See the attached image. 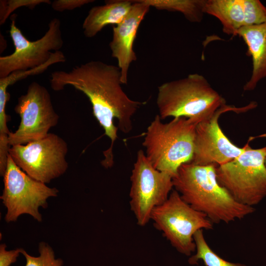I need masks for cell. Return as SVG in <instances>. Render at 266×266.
Returning <instances> with one entry per match:
<instances>
[{"instance_id": "6", "label": "cell", "mask_w": 266, "mask_h": 266, "mask_svg": "<svg viewBox=\"0 0 266 266\" xmlns=\"http://www.w3.org/2000/svg\"><path fill=\"white\" fill-rule=\"evenodd\" d=\"M151 220L171 245L187 256L196 251L195 233L200 230H212L214 224L204 213L183 200L174 189L165 202L152 210Z\"/></svg>"}, {"instance_id": "19", "label": "cell", "mask_w": 266, "mask_h": 266, "mask_svg": "<svg viewBox=\"0 0 266 266\" xmlns=\"http://www.w3.org/2000/svg\"><path fill=\"white\" fill-rule=\"evenodd\" d=\"M39 255L34 257L29 255L23 249H21V254L26 261L25 266H62L63 261L61 259L55 258L52 248L44 242L39 245Z\"/></svg>"}, {"instance_id": "10", "label": "cell", "mask_w": 266, "mask_h": 266, "mask_svg": "<svg viewBox=\"0 0 266 266\" xmlns=\"http://www.w3.org/2000/svg\"><path fill=\"white\" fill-rule=\"evenodd\" d=\"M15 19L16 15L13 14L9 29L15 50L9 55L0 57V78L44 64L54 52L60 51L64 44L61 22L58 18L52 19L44 35L34 41L29 40L24 35L16 26Z\"/></svg>"}, {"instance_id": "9", "label": "cell", "mask_w": 266, "mask_h": 266, "mask_svg": "<svg viewBox=\"0 0 266 266\" xmlns=\"http://www.w3.org/2000/svg\"><path fill=\"white\" fill-rule=\"evenodd\" d=\"M14 111L19 115L20 122L17 130L9 134L10 147L45 137L59 120L49 92L36 82L29 84L26 93L18 98Z\"/></svg>"}, {"instance_id": "2", "label": "cell", "mask_w": 266, "mask_h": 266, "mask_svg": "<svg viewBox=\"0 0 266 266\" xmlns=\"http://www.w3.org/2000/svg\"><path fill=\"white\" fill-rule=\"evenodd\" d=\"M215 165H182L172 178L173 188L194 209L213 223H230L253 213L254 207L236 201L218 182Z\"/></svg>"}, {"instance_id": "17", "label": "cell", "mask_w": 266, "mask_h": 266, "mask_svg": "<svg viewBox=\"0 0 266 266\" xmlns=\"http://www.w3.org/2000/svg\"><path fill=\"white\" fill-rule=\"evenodd\" d=\"M150 7L161 10L178 12L191 22H200L205 0H143Z\"/></svg>"}, {"instance_id": "7", "label": "cell", "mask_w": 266, "mask_h": 266, "mask_svg": "<svg viewBox=\"0 0 266 266\" xmlns=\"http://www.w3.org/2000/svg\"><path fill=\"white\" fill-rule=\"evenodd\" d=\"M4 188L0 198L7 209L5 220L16 221L22 214L42 221L40 207H47V200L58 196L59 190L33 178L23 171L8 155L3 175Z\"/></svg>"}, {"instance_id": "23", "label": "cell", "mask_w": 266, "mask_h": 266, "mask_svg": "<svg viewBox=\"0 0 266 266\" xmlns=\"http://www.w3.org/2000/svg\"><path fill=\"white\" fill-rule=\"evenodd\" d=\"M265 166H266V155H265Z\"/></svg>"}, {"instance_id": "8", "label": "cell", "mask_w": 266, "mask_h": 266, "mask_svg": "<svg viewBox=\"0 0 266 266\" xmlns=\"http://www.w3.org/2000/svg\"><path fill=\"white\" fill-rule=\"evenodd\" d=\"M67 152L66 142L58 134L49 133L42 139L10 146L9 155L28 175L47 184L67 170Z\"/></svg>"}, {"instance_id": "4", "label": "cell", "mask_w": 266, "mask_h": 266, "mask_svg": "<svg viewBox=\"0 0 266 266\" xmlns=\"http://www.w3.org/2000/svg\"><path fill=\"white\" fill-rule=\"evenodd\" d=\"M156 103L161 120L185 117L200 122L212 116L226 100L204 76L195 73L161 85Z\"/></svg>"}, {"instance_id": "3", "label": "cell", "mask_w": 266, "mask_h": 266, "mask_svg": "<svg viewBox=\"0 0 266 266\" xmlns=\"http://www.w3.org/2000/svg\"><path fill=\"white\" fill-rule=\"evenodd\" d=\"M199 123L194 119L178 117L164 123L156 115L147 129L142 143L152 166L173 178L182 165L190 162Z\"/></svg>"}, {"instance_id": "14", "label": "cell", "mask_w": 266, "mask_h": 266, "mask_svg": "<svg viewBox=\"0 0 266 266\" xmlns=\"http://www.w3.org/2000/svg\"><path fill=\"white\" fill-rule=\"evenodd\" d=\"M150 6L143 0H133V5L123 20L113 26L109 43L111 56L118 62L123 84H127L131 63L137 60L133 44L138 27Z\"/></svg>"}, {"instance_id": "5", "label": "cell", "mask_w": 266, "mask_h": 266, "mask_svg": "<svg viewBox=\"0 0 266 266\" xmlns=\"http://www.w3.org/2000/svg\"><path fill=\"white\" fill-rule=\"evenodd\" d=\"M266 146L245 151L231 161L216 166L218 182L238 202L251 207L266 198Z\"/></svg>"}, {"instance_id": "1", "label": "cell", "mask_w": 266, "mask_h": 266, "mask_svg": "<svg viewBox=\"0 0 266 266\" xmlns=\"http://www.w3.org/2000/svg\"><path fill=\"white\" fill-rule=\"evenodd\" d=\"M51 87L55 91L71 86L82 92L89 99L93 113L105 134L111 140L108 149L103 152L101 162L105 168L114 163L113 149L118 138V128L127 133L133 129L132 118L145 102L130 99L123 90L119 67L100 61H91L74 66L68 71H55L50 78Z\"/></svg>"}, {"instance_id": "13", "label": "cell", "mask_w": 266, "mask_h": 266, "mask_svg": "<svg viewBox=\"0 0 266 266\" xmlns=\"http://www.w3.org/2000/svg\"><path fill=\"white\" fill-rule=\"evenodd\" d=\"M203 11L217 18L223 32L233 36L244 27L266 22V7L259 0H205Z\"/></svg>"}, {"instance_id": "21", "label": "cell", "mask_w": 266, "mask_h": 266, "mask_svg": "<svg viewBox=\"0 0 266 266\" xmlns=\"http://www.w3.org/2000/svg\"><path fill=\"white\" fill-rule=\"evenodd\" d=\"M94 0H55L51 3V7L56 11L63 12L66 10H72L85 4L92 3Z\"/></svg>"}, {"instance_id": "16", "label": "cell", "mask_w": 266, "mask_h": 266, "mask_svg": "<svg viewBox=\"0 0 266 266\" xmlns=\"http://www.w3.org/2000/svg\"><path fill=\"white\" fill-rule=\"evenodd\" d=\"M133 4V0H106L104 5L92 7L82 24L84 35L92 38L105 26L119 24L130 11Z\"/></svg>"}, {"instance_id": "20", "label": "cell", "mask_w": 266, "mask_h": 266, "mask_svg": "<svg viewBox=\"0 0 266 266\" xmlns=\"http://www.w3.org/2000/svg\"><path fill=\"white\" fill-rule=\"evenodd\" d=\"M49 0H1L0 1V24H4L10 14L16 9L26 6L33 9L41 3L51 4Z\"/></svg>"}, {"instance_id": "15", "label": "cell", "mask_w": 266, "mask_h": 266, "mask_svg": "<svg viewBox=\"0 0 266 266\" xmlns=\"http://www.w3.org/2000/svg\"><path fill=\"white\" fill-rule=\"evenodd\" d=\"M236 35L247 47V55L251 57L252 70L250 79L243 86L244 91L254 90L258 83L266 78V22L244 27Z\"/></svg>"}, {"instance_id": "22", "label": "cell", "mask_w": 266, "mask_h": 266, "mask_svg": "<svg viewBox=\"0 0 266 266\" xmlns=\"http://www.w3.org/2000/svg\"><path fill=\"white\" fill-rule=\"evenodd\" d=\"M5 244L0 245V266H10L17 261V259L21 253L22 248H17L12 250H7Z\"/></svg>"}, {"instance_id": "12", "label": "cell", "mask_w": 266, "mask_h": 266, "mask_svg": "<svg viewBox=\"0 0 266 266\" xmlns=\"http://www.w3.org/2000/svg\"><path fill=\"white\" fill-rule=\"evenodd\" d=\"M257 105L254 101L242 107L226 104L212 116L199 122L196 128L194 154L190 163L197 165L218 166L231 161L242 154L247 145L241 148L232 143L222 131L218 120L224 113L246 112Z\"/></svg>"}, {"instance_id": "11", "label": "cell", "mask_w": 266, "mask_h": 266, "mask_svg": "<svg viewBox=\"0 0 266 266\" xmlns=\"http://www.w3.org/2000/svg\"><path fill=\"white\" fill-rule=\"evenodd\" d=\"M130 205L137 224L145 226L152 210L162 204L173 190L172 177L156 169L144 151L139 150L131 176Z\"/></svg>"}, {"instance_id": "18", "label": "cell", "mask_w": 266, "mask_h": 266, "mask_svg": "<svg viewBox=\"0 0 266 266\" xmlns=\"http://www.w3.org/2000/svg\"><path fill=\"white\" fill-rule=\"evenodd\" d=\"M194 240L196 253L189 258L188 263L190 265L198 264L201 260L205 266H247L241 263L229 262L217 255L206 241L203 230H200L195 233Z\"/></svg>"}]
</instances>
